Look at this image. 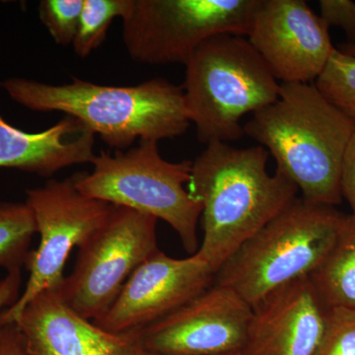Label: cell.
I'll list each match as a JSON object with an SVG mask.
<instances>
[{
  "label": "cell",
  "instance_id": "6da1fadb",
  "mask_svg": "<svg viewBox=\"0 0 355 355\" xmlns=\"http://www.w3.org/2000/svg\"><path fill=\"white\" fill-rule=\"evenodd\" d=\"M263 146L234 148L211 142L193 161L186 188L202 205V240L197 254L214 273L297 198L298 189L279 172L266 171Z\"/></svg>",
  "mask_w": 355,
  "mask_h": 355
},
{
  "label": "cell",
  "instance_id": "7a4b0ae2",
  "mask_svg": "<svg viewBox=\"0 0 355 355\" xmlns=\"http://www.w3.org/2000/svg\"><path fill=\"white\" fill-rule=\"evenodd\" d=\"M245 135L272 154L277 171L306 202L334 207L343 200V160L355 123L310 83H280L279 99L257 112Z\"/></svg>",
  "mask_w": 355,
  "mask_h": 355
},
{
  "label": "cell",
  "instance_id": "3957f363",
  "mask_svg": "<svg viewBox=\"0 0 355 355\" xmlns=\"http://www.w3.org/2000/svg\"><path fill=\"white\" fill-rule=\"evenodd\" d=\"M0 88L32 111L73 116L114 150H127L137 139H175L191 125L183 88L163 78L106 86L77 77L62 85L13 77Z\"/></svg>",
  "mask_w": 355,
  "mask_h": 355
},
{
  "label": "cell",
  "instance_id": "277c9868",
  "mask_svg": "<svg viewBox=\"0 0 355 355\" xmlns=\"http://www.w3.org/2000/svg\"><path fill=\"white\" fill-rule=\"evenodd\" d=\"M343 216L334 207L296 198L228 259L214 282L256 307L316 272L335 246Z\"/></svg>",
  "mask_w": 355,
  "mask_h": 355
},
{
  "label": "cell",
  "instance_id": "5b68a950",
  "mask_svg": "<svg viewBox=\"0 0 355 355\" xmlns=\"http://www.w3.org/2000/svg\"><path fill=\"white\" fill-rule=\"evenodd\" d=\"M184 65L187 112L202 144L241 139L243 116L279 99L280 83L241 35L207 40Z\"/></svg>",
  "mask_w": 355,
  "mask_h": 355
},
{
  "label": "cell",
  "instance_id": "8992f818",
  "mask_svg": "<svg viewBox=\"0 0 355 355\" xmlns=\"http://www.w3.org/2000/svg\"><path fill=\"white\" fill-rule=\"evenodd\" d=\"M91 164L92 172L73 175L81 193L167 222L184 249L197 253L202 205L186 188L193 161L169 162L161 156L157 141L142 140L127 150H102Z\"/></svg>",
  "mask_w": 355,
  "mask_h": 355
},
{
  "label": "cell",
  "instance_id": "52a82bcc",
  "mask_svg": "<svg viewBox=\"0 0 355 355\" xmlns=\"http://www.w3.org/2000/svg\"><path fill=\"white\" fill-rule=\"evenodd\" d=\"M259 0H132L123 41L135 62L184 64L207 40L247 37Z\"/></svg>",
  "mask_w": 355,
  "mask_h": 355
},
{
  "label": "cell",
  "instance_id": "ba28073f",
  "mask_svg": "<svg viewBox=\"0 0 355 355\" xmlns=\"http://www.w3.org/2000/svg\"><path fill=\"white\" fill-rule=\"evenodd\" d=\"M156 224L153 216L113 205L58 289L67 306L90 321L104 316L133 272L158 251Z\"/></svg>",
  "mask_w": 355,
  "mask_h": 355
},
{
  "label": "cell",
  "instance_id": "9c48e42d",
  "mask_svg": "<svg viewBox=\"0 0 355 355\" xmlns=\"http://www.w3.org/2000/svg\"><path fill=\"white\" fill-rule=\"evenodd\" d=\"M40 235L39 246L28 259L29 279L14 304L0 312V324H14L26 305L49 289L58 291L73 248L83 246L104 225L113 205L86 197L76 188L74 176L64 181L49 180L43 187L27 191Z\"/></svg>",
  "mask_w": 355,
  "mask_h": 355
},
{
  "label": "cell",
  "instance_id": "30bf717a",
  "mask_svg": "<svg viewBox=\"0 0 355 355\" xmlns=\"http://www.w3.org/2000/svg\"><path fill=\"white\" fill-rule=\"evenodd\" d=\"M253 308L214 284L197 297L140 331L144 350L158 355H225L241 352Z\"/></svg>",
  "mask_w": 355,
  "mask_h": 355
},
{
  "label": "cell",
  "instance_id": "8fae6325",
  "mask_svg": "<svg viewBox=\"0 0 355 355\" xmlns=\"http://www.w3.org/2000/svg\"><path fill=\"white\" fill-rule=\"evenodd\" d=\"M247 39L282 83L316 80L335 50L304 0H259Z\"/></svg>",
  "mask_w": 355,
  "mask_h": 355
},
{
  "label": "cell",
  "instance_id": "7c38bea8",
  "mask_svg": "<svg viewBox=\"0 0 355 355\" xmlns=\"http://www.w3.org/2000/svg\"><path fill=\"white\" fill-rule=\"evenodd\" d=\"M214 277L197 253L176 259L158 250L133 272L108 312L94 323L112 333L142 331L197 297Z\"/></svg>",
  "mask_w": 355,
  "mask_h": 355
},
{
  "label": "cell",
  "instance_id": "4fadbf2b",
  "mask_svg": "<svg viewBox=\"0 0 355 355\" xmlns=\"http://www.w3.org/2000/svg\"><path fill=\"white\" fill-rule=\"evenodd\" d=\"M331 308L310 277L270 294L253 308L242 355H318Z\"/></svg>",
  "mask_w": 355,
  "mask_h": 355
},
{
  "label": "cell",
  "instance_id": "5bb4252c",
  "mask_svg": "<svg viewBox=\"0 0 355 355\" xmlns=\"http://www.w3.org/2000/svg\"><path fill=\"white\" fill-rule=\"evenodd\" d=\"M14 324L28 355H146L140 331L104 330L79 316L55 289L30 301Z\"/></svg>",
  "mask_w": 355,
  "mask_h": 355
},
{
  "label": "cell",
  "instance_id": "9a60e30c",
  "mask_svg": "<svg viewBox=\"0 0 355 355\" xmlns=\"http://www.w3.org/2000/svg\"><path fill=\"white\" fill-rule=\"evenodd\" d=\"M94 144V133L73 116L32 133L12 127L0 116V168L51 177L70 166L92 163Z\"/></svg>",
  "mask_w": 355,
  "mask_h": 355
},
{
  "label": "cell",
  "instance_id": "2e32d148",
  "mask_svg": "<svg viewBox=\"0 0 355 355\" xmlns=\"http://www.w3.org/2000/svg\"><path fill=\"white\" fill-rule=\"evenodd\" d=\"M310 279L329 307L355 311V218L352 214L343 216L335 246Z\"/></svg>",
  "mask_w": 355,
  "mask_h": 355
},
{
  "label": "cell",
  "instance_id": "e0dca14e",
  "mask_svg": "<svg viewBox=\"0 0 355 355\" xmlns=\"http://www.w3.org/2000/svg\"><path fill=\"white\" fill-rule=\"evenodd\" d=\"M37 233L34 214L26 202H0V268L7 272L27 265Z\"/></svg>",
  "mask_w": 355,
  "mask_h": 355
},
{
  "label": "cell",
  "instance_id": "ac0fdd59",
  "mask_svg": "<svg viewBox=\"0 0 355 355\" xmlns=\"http://www.w3.org/2000/svg\"><path fill=\"white\" fill-rule=\"evenodd\" d=\"M132 0H84L78 29L74 38V53L87 58L99 48L113 21L123 19L130 11Z\"/></svg>",
  "mask_w": 355,
  "mask_h": 355
},
{
  "label": "cell",
  "instance_id": "d6986e66",
  "mask_svg": "<svg viewBox=\"0 0 355 355\" xmlns=\"http://www.w3.org/2000/svg\"><path fill=\"white\" fill-rule=\"evenodd\" d=\"M321 94L355 123V58L336 49L315 80Z\"/></svg>",
  "mask_w": 355,
  "mask_h": 355
},
{
  "label": "cell",
  "instance_id": "ffe728a7",
  "mask_svg": "<svg viewBox=\"0 0 355 355\" xmlns=\"http://www.w3.org/2000/svg\"><path fill=\"white\" fill-rule=\"evenodd\" d=\"M84 0H42L39 17L55 44H73L78 29Z\"/></svg>",
  "mask_w": 355,
  "mask_h": 355
},
{
  "label": "cell",
  "instance_id": "44dd1931",
  "mask_svg": "<svg viewBox=\"0 0 355 355\" xmlns=\"http://www.w3.org/2000/svg\"><path fill=\"white\" fill-rule=\"evenodd\" d=\"M318 355H355V311L331 308L328 329Z\"/></svg>",
  "mask_w": 355,
  "mask_h": 355
},
{
  "label": "cell",
  "instance_id": "7402d4cb",
  "mask_svg": "<svg viewBox=\"0 0 355 355\" xmlns=\"http://www.w3.org/2000/svg\"><path fill=\"white\" fill-rule=\"evenodd\" d=\"M324 24L340 27L347 33L349 44H355V2L350 0H321L319 2Z\"/></svg>",
  "mask_w": 355,
  "mask_h": 355
},
{
  "label": "cell",
  "instance_id": "603a6c76",
  "mask_svg": "<svg viewBox=\"0 0 355 355\" xmlns=\"http://www.w3.org/2000/svg\"><path fill=\"white\" fill-rule=\"evenodd\" d=\"M340 187L343 198L349 202L352 209V216L355 218V132L343 160Z\"/></svg>",
  "mask_w": 355,
  "mask_h": 355
},
{
  "label": "cell",
  "instance_id": "cb8c5ba5",
  "mask_svg": "<svg viewBox=\"0 0 355 355\" xmlns=\"http://www.w3.org/2000/svg\"><path fill=\"white\" fill-rule=\"evenodd\" d=\"M0 355H28L15 324H0Z\"/></svg>",
  "mask_w": 355,
  "mask_h": 355
},
{
  "label": "cell",
  "instance_id": "d4e9b609",
  "mask_svg": "<svg viewBox=\"0 0 355 355\" xmlns=\"http://www.w3.org/2000/svg\"><path fill=\"white\" fill-rule=\"evenodd\" d=\"M21 284V270L7 272L6 277L0 280V312L14 304L19 298Z\"/></svg>",
  "mask_w": 355,
  "mask_h": 355
},
{
  "label": "cell",
  "instance_id": "484cf974",
  "mask_svg": "<svg viewBox=\"0 0 355 355\" xmlns=\"http://www.w3.org/2000/svg\"><path fill=\"white\" fill-rule=\"evenodd\" d=\"M340 51H343L345 55H352L355 58V44H345L338 49Z\"/></svg>",
  "mask_w": 355,
  "mask_h": 355
},
{
  "label": "cell",
  "instance_id": "4316f807",
  "mask_svg": "<svg viewBox=\"0 0 355 355\" xmlns=\"http://www.w3.org/2000/svg\"><path fill=\"white\" fill-rule=\"evenodd\" d=\"M146 355H158V354H149V352H146ZM225 355H242V354H241V352H236V354H225Z\"/></svg>",
  "mask_w": 355,
  "mask_h": 355
}]
</instances>
